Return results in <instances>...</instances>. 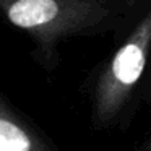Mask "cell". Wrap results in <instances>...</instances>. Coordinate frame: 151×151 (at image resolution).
<instances>
[{
  "instance_id": "cell-1",
  "label": "cell",
  "mask_w": 151,
  "mask_h": 151,
  "mask_svg": "<svg viewBox=\"0 0 151 151\" xmlns=\"http://www.w3.org/2000/svg\"><path fill=\"white\" fill-rule=\"evenodd\" d=\"M80 0H5L4 10L12 24L26 31H59L73 24Z\"/></svg>"
},
{
  "instance_id": "cell-2",
  "label": "cell",
  "mask_w": 151,
  "mask_h": 151,
  "mask_svg": "<svg viewBox=\"0 0 151 151\" xmlns=\"http://www.w3.org/2000/svg\"><path fill=\"white\" fill-rule=\"evenodd\" d=\"M31 141L13 122L0 119V151H29Z\"/></svg>"
}]
</instances>
